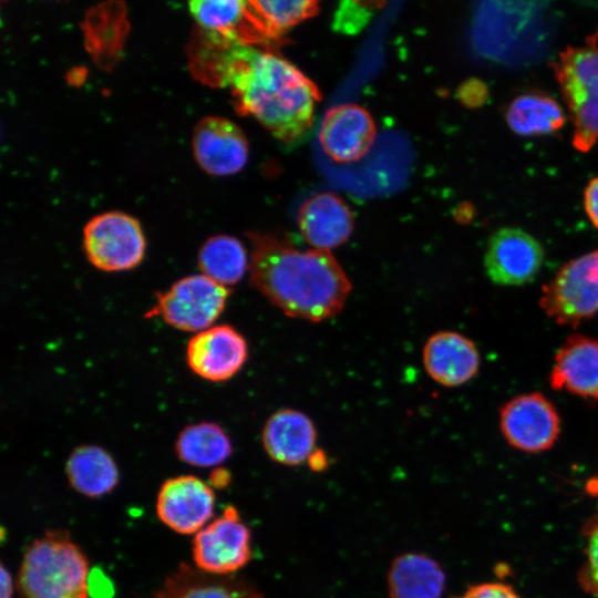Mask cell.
Wrapping results in <instances>:
<instances>
[{"label": "cell", "instance_id": "6da1fadb", "mask_svg": "<svg viewBox=\"0 0 598 598\" xmlns=\"http://www.w3.org/2000/svg\"><path fill=\"white\" fill-rule=\"evenodd\" d=\"M249 282L291 318L320 322L338 315L351 282L331 251L299 250L272 234L249 233Z\"/></svg>", "mask_w": 598, "mask_h": 598}, {"label": "cell", "instance_id": "7a4b0ae2", "mask_svg": "<svg viewBox=\"0 0 598 598\" xmlns=\"http://www.w3.org/2000/svg\"><path fill=\"white\" fill-rule=\"evenodd\" d=\"M221 71L238 111L254 116L277 138L295 142L311 126L320 91L285 58L235 44L226 53Z\"/></svg>", "mask_w": 598, "mask_h": 598}, {"label": "cell", "instance_id": "3957f363", "mask_svg": "<svg viewBox=\"0 0 598 598\" xmlns=\"http://www.w3.org/2000/svg\"><path fill=\"white\" fill-rule=\"evenodd\" d=\"M86 556L66 530H48L25 550L19 589L24 598H89Z\"/></svg>", "mask_w": 598, "mask_h": 598}, {"label": "cell", "instance_id": "277c9868", "mask_svg": "<svg viewBox=\"0 0 598 598\" xmlns=\"http://www.w3.org/2000/svg\"><path fill=\"white\" fill-rule=\"evenodd\" d=\"M550 66L574 126L573 146L587 153L598 142V31L566 47Z\"/></svg>", "mask_w": 598, "mask_h": 598}, {"label": "cell", "instance_id": "5b68a950", "mask_svg": "<svg viewBox=\"0 0 598 598\" xmlns=\"http://www.w3.org/2000/svg\"><path fill=\"white\" fill-rule=\"evenodd\" d=\"M229 293V288L203 274L185 276L156 292L155 303L145 317H158L174 329L197 333L214 326Z\"/></svg>", "mask_w": 598, "mask_h": 598}, {"label": "cell", "instance_id": "8992f818", "mask_svg": "<svg viewBox=\"0 0 598 598\" xmlns=\"http://www.w3.org/2000/svg\"><path fill=\"white\" fill-rule=\"evenodd\" d=\"M539 306L557 324L576 327L598 313V250L566 262L542 288Z\"/></svg>", "mask_w": 598, "mask_h": 598}, {"label": "cell", "instance_id": "52a82bcc", "mask_svg": "<svg viewBox=\"0 0 598 598\" xmlns=\"http://www.w3.org/2000/svg\"><path fill=\"white\" fill-rule=\"evenodd\" d=\"M83 249L99 270L120 272L137 267L146 250L140 221L123 212H105L92 217L83 228Z\"/></svg>", "mask_w": 598, "mask_h": 598}, {"label": "cell", "instance_id": "ba28073f", "mask_svg": "<svg viewBox=\"0 0 598 598\" xmlns=\"http://www.w3.org/2000/svg\"><path fill=\"white\" fill-rule=\"evenodd\" d=\"M250 557V530L234 506L226 507L193 540L196 568L210 575H231L246 566Z\"/></svg>", "mask_w": 598, "mask_h": 598}, {"label": "cell", "instance_id": "9c48e42d", "mask_svg": "<svg viewBox=\"0 0 598 598\" xmlns=\"http://www.w3.org/2000/svg\"><path fill=\"white\" fill-rule=\"evenodd\" d=\"M560 416L543 393L517 395L499 409V429L506 442L526 453L553 447L560 434Z\"/></svg>", "mask_w": 598, "mask_h": 598}, {"label": "cell", "instance_id": "30bf717a", "mask_svg": "<svg viewBox=\"0 0 598 598\" xmlns=\"http://www.w3.org/2000/svg\"><path fill=\"white\" fill-rule=\"evenodd\" d=\"M544 256V249L534 236L520 228L503 227L488 239L484 267L496 285L523 286L537 276Z\"/></svg>", "mask_w": 598, "mask_h": 598}, {"label": "cell", "instance_id": "8fae6325", "mask_svg": "<svg viewBox=\"0 0 598 598\" xmlns=\"http://www.w3.org/2000/svg\"><path fill=\"white\" fill-rule=\"evenodd\" d=\"M248 358L244 336L229 324H214L195 333L186 347L188 368L199 378L223 382L236 375Z\"/></svg>", "mask_w": 598, "mask_h": 598}, {"label": "cell", "instance_id": "7c38bea8", "mask_svg": "<svg viewBox=\"0 0 598 598\" xmlns=\"http://www.w3.org/2000/svg\"><path fill=\"white\" fill-rule=\"evenodd\" d=\"M192 148L199 167L213 176L238 173L249 155L248 141L241 128L219 116H206L196 123Z\"/></svg>", "mask_w": 598, "mask_h": 598}, {"label": "cell", "instance_id": "4fadbf2b", "mask_svg": "<svg viewBox=\"0 0 598 598\" xmlns=\"http://www.w3.org/2000/svg\"><path fill=\"white\" fill-rule=\"evenodd\" d=\"M215 493L194 475H181L163 483L156 513L163 524L179 534H196L214 514Z\"/></svg>", "mask_w": 598, "mask_h": 598}, {"label": "cell", "instance_id": "5bb4252c", "mask_svg": "<svg viewBox=\"0 0 598 598\" xmlns=\"http://www.w3.org/2000/svg\"><path fill=\"white\" fill-rule=\"evenodd\" d=\"M377 128L371 114L357 104H342L327 111L321 122V148L337 163L362 158L371 148Z\"/></svg>", "mask_w": 598, "mask_h": 598}, {"label": "cell", "instance_id": "9a60e30c", "mask_svg": "<svg viewBox=\"0 0 598 598\" xmlns=\"http://www.w3.org/2000/svg\"><path fill=\"white\" fill-rule=\"evenodd\" d=\"M549 384L556 391L598 401V339L570 334L554 357Z\"/></svg>", "mask_w": 598, "mask_h": 598}, {"label": "cell", "instance_id": "2e32d148", "mask_svg": "<svg viewBox=\"0 0 598 598\" xmlns=\"http://www.w3.org/2000/svg\"><path fill=\"white\" fill-rule=\"evenodd\" d=\"M188 9L195 21L205 30L218 35L228 44H249L274 40L250 1L194 0Z\"/></svg>", "mask_w": 598, "mask_h": 598}, {"label": "cell", "instance_id": "e0dca14e", "mask_svg": "<svg viewBox=\"0 0 598 598\" xmlns=\"http://www.w3.org/2000/svg\"><path fill=\"white\" fill-rule=\"evenodd\" d=\"M422 361L427 374L444 386H458L472 380L480 369L476 344L455 331H439L425 342Z\"/></svg>", "mask_w": 598, "mask_h": 598}, {"label": "cell", "instance_id": "ac0fdd59", "mask_svg": "<svg viewBox=\"0 0 598 598\" xmlns=\"http://www.w3.org/2000/svg\"><path fill=\"white\" fill-rule=\"evenodd\" d=\"M297 224L301 236L313 249L326 251L343 245L353 231L350 208L332 193H319L305 200Z\"/></svg>", "mask_w": 598, "mask_h": 598}, {"label": "cell", "instance_id": "d6986e66", "mask_svg": "<svg viewBox=\"0 0 598 598\" xmlns=\"http://www.w3.org/2000/svg\"><path fill=\"white\" fill-rule=\"evenodd\" d=\"M317 432L305 413L281 409L271 414L261 431L267 455L275 462L297 466L308 461L316 450Z\"/></svg>", "mask_w": 598, "mask_h": 598}, {"label": "cell", "instance_id": "ffe728a7", "mask_svg": "<svg viewBox=\"0 0 598 598\" xmlns=\"http://www.w3.org/2000/svg\"><path fill=\"white\" fill-rule=\"evenodd\" d=\"M151 598H262L257 589L239 579L204 573L181 564Z\"/></svg>", "mask_w": 598, "mask_h": 598}, {"label": "cell", "instance_id": "44dd1931", "mask_svg": "<svg viewBox=\"0 0 598 598\" xmlns=\"http://www.w3.org/2000/svg\"><path fill=\"white\" fill-rule=\"evenodd\" d=\"M445 589V574L440 564L421 553L396 557L388 574L390 598H441Z\"/></svg>", "mask_w": 598, "mask_h": 598}, {"label": "cell", "instance_id": "7402d4cb", "mask_svg": "<svg viewBox=\"0 0 598 598\" xmlns=\"http://www.w3.org/2000/svg\"><path fill=\"white\" fill-rule=\"evenodd\" d=\"M65 471L70 485L87 497H101L111 493L120 480L113 457L96 445H81L73 450Z\"/></svg>", "mask_w": 598, "mask_h": 598}, {"label": "cell", "instance_id": "603a6c76", "mask_svg": "<svg viewBox=\"0 0 598 598\" xmlns=\"http://www.w3.org/2000/svg\"><path fill=\"white\" fill-rule=\"evenodd\" d=\"M505 120L517 135L540 136L559 131L566 116L563 107L551 96L542 92H528L512 100Z\"/></svg>", "mask_w": 598, "mask_h": 598}, {"label": "cell", "instance_id": "cb8c5ba5", "mask_svg": "<svg viewBox=\"0 0 598 598\" xmlns=\"http://www.w3.org/2000/svg\"><path fill=\"white\" fill-rule=\"evenodd\" d=\"M200 274L229 288L249 271V257L243 243L234 236L214 235L207 238L197 254Z\"/></svg>", "mask_w": 598, "mask_h": 598}, {"label": "cell", "instance_id": "d4e9b609", "mask_svg": "<svg viewBox=\"0 0 598 598\" xmlns=\"http://www.w3.org/2000/svg\"><path fill=\"white\" fill-rule=\"evenodd\" d=\"M175 452L181 461L192 466L213 467L231 455L233 445L228 434L217 423L199 422L179 432Z\"/></svg>", "mask_w": 598, "mask_h": 598}, {"label": "cell", "instance_id": "484cf974", "mask_svg": "<svg viewBox=\"0 0 598 598\" xmlns=\"http://www.w3.org/2000/svg\"><path fill=\"white\" fill-rule=\"evenodd\" d=\"M250 4L274 40L319 11V2L313 0L250 1Z\"/></svg>", "mask_w": 598, "mask_h": 598}, {"label": "cell", "instance_id": "4316f807", "mask_svg": "<svg viewBox=\"0 0 598 598\" xmlns=\"http://www.w3.org/2000/svg\"><path fill=\"white\" fill-rule=\"evenodd\" d=\"M585 560L577 574V581L587 592L598 598V514L582 525Z\"/></svg>", "mask_w": 598, "mask_h": 598}, {"label": "cell", "instance_id": "83f0119b", "mask_svg": "<svg viewBox=\"0 0 598 598\" xmlns=\"http://www.w3.org/2000/svg\"><path fill=\"white\" fill-rule=\"evenodd\" d=\"M344 8H339L336 13L334 27L342 31H355L361 28L369 17L371 11L365 8V2H344Z\"/></svg>", "mask_w": 598, "mask_h": 598}, {"label": "cell", "instance_id": "f1b7e54d", "mask_svg": "<svg viewBox=\"0 0 598 598\" xmlns=\"http://www.w3.org/2000/svg\"><path fill=\"white\" fill-rule=\"evenodd\" d=\"M455 598H520L516 590L504 582L487 581L468 586Z\"/></svg>", "mask_w": 598, "mask_h": 598}, {"label": "cell", "instance_id": "f546056e", "mask_svg": "<svg viewBox=\"0 0 598 598\" xmlns=\"http://www.w3.org/2000/svg\"><path fill=\"white\" fill-rule=\"evenodd\" d=\"M86 594L89 598H113L115 594L114 584L100 567L90 569Z\"/></svg>", "mask_w": 598, "mask_h": 598}, {"label": "cell", "instance_id": "4dcf8cb0", "mask_svg": "<svg viewBox=\"0 0 598 598\" xmlns=\"http://www.w3.org/2000/svg\"><path fill=\"white\" fill-rule=\"evenodd\" d=\"M584 208L591 224L598 229V176L590 179L584 190Z\"/></svg>", "mask_w": 598, "mask_h": 598}, {"label": "cell", "instance_id": "1f68e13d", "mask_svg": "<svg viewBox=\"0 0 598 598\" xmlns=\"http://www.w3.org/2000/svg\"><path fill=\"white\" fill-rule=\"evenodd\" d=\"M230 482V474L225 468H216L210 473L209 483L213 487L223 488Z\"/></svg>", "mask_w": 598, "mask_h": 598}, {"label": "cell", "instance_id": "d6a6232c", "mask_svg": "<svg viewBox=\"0 0 598 598\" xmlns=\"http://www.w3.org/2000/svg\"><path fill=\"white\" fill-rule=\"evenodd\" d=\"M312 471H322L328 465V457L322 450H315L307 461Z\"/></svg>", "mask_w": 598, "mask_h": 598}, {"label": "cell", "instance_id": "836d02e7", "mask_svg": "<svg viewBox=\"0 0 598 598\" xmlns=\"http://www.w3.org/2000/svg\"><path fill=\"white\" fill-rule=\"evenodd\" d=\"M1 598H12L13 581L10 573L6 569L4 565H1Z\"/></svg>", "mask_w": 598, "mask_h": 598}]
</instances>
